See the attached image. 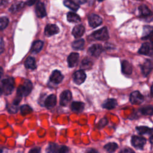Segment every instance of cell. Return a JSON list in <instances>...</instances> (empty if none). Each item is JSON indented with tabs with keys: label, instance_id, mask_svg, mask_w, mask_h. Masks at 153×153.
<instances>
[{
	"label": "cell",
	"instance_id": "7c38bea8",
	"mask_svg": "<svg viewBox=\"0 0 153 153\" xmlns=\"http://www.w3.org/2000/svg\"><path fill=\"white\" fill-rule=\"evenodd\" d=\"M35 13L36 16L39 18H43L47 15L45 5L41 1H37L35 6Z\"/></svg>",
	"mask_w": 153,
	"mask_h": 153
},
{
	"label": "cell",
	"instance_id": "e0dca14e",
	"mask_svg": "<svg viewBox=\"0 0 153 153\" xmlns=\"http://www.w3.org/2000/svg\"><path fill=\"white\" fill-rule=\"evenodd\" d=\"M84 32V27L82 25H77L74 27L72 31V33L75 38H79L83 35Z\"/></svg>",
	"mask_w": 153,
	"mask_h": 153
},
{
	"label": "cell",
	"instance_id": "277c9868",
	"mask_svg": "<svg viewBox=\"0 0 153 153\" xmlns=\"http://www.w3.org/2000/svg\"><path fill=\"white\" fill-rule=\"evenodd\" d=\"M146 142V140L145 137L142 136H138L134 135L131 137V143L133 147L137 149L142 150L143 149L144 145Z\"/></svg>",
	"mask_w": 153,
	"mask_h": 153
},
{
	"label": "cell",
	"instance_id": "30bf717a",
	"mask_svg": "<svg viewBox=\"0 0 153 153\" xmlns=\"http://www.w3.org/2000/svg\"><path fill=\"white\" fill-rule=\"evenodd\" d=\"M63 79V75L58 70H54L50 77V82L53 84H58L60 83Z\"/></svg>",
	"mask_w": 153,
	"mask_h": 153
},
{
	"label": "cell",
	"instance_id": "7bdbcfd3",
	"mask_svg": "<svg viewBox=\"0 0 153 153\" xmlns=\"http://www.w3.org/2000/svg\"><path fill=\"white\" fill-rule=\"evenodd\" d=\"M35 2H36L35 1H27L26 2V4L27 5H32Z\"/></svg>",
	"mask_w": 153,
	"mask_h": 153
},
{
	"label": "cell",
	"instance_id": "4dcf8cb0",
	"mask_svg": "<svg viewBox=\"0 0 153 153\" xmlns=\"http://www.w3.org/2000/svg\"><path fill=\"white\" fill-rule=\"evenodd\" d=\"M58 149V145L56 143L50 142L46 148L47 153H57Z\"/></svg>",
	"mask_w": 153,
	"mask_h": 153
},
{
	"label": "cell",
	"instance_id": "d6986e66",
	"mask_svg": "<svg viewBox=\"0 0 153 153\" xmlns=\"http://www.w3.org/2000/svg\"><path fill=\"white\" fill-rule=\"evenodd\" d=\"M121 71L125 75H130L132 72V66L127 60H123L121 62Z\"/></svg>",
	"mask_w": 153,
	"mask_h": 153
},
{
	"label": "cell",
	"instance_id": "9a60e30c",
	"mask_svg": "<svg viewBox=\"0 0 153 153\" xmlns=\"http://www.w3.org/2000/svg\"><path fill=\"white\" fill-rule=\"evenodd\" d=\"M57 103V98L54 94H50L45 99L44 102V106L46 107V108L50 109L53 108Z\"/></svg>",
	"mask_w": 153,
	"mask_h": 153
},
{
	"label": "cell",
	"instance_id": "3957f363",
	"mask_svg": "<svg viewBox=\"0 0 153 153\" xmlns=\"http://www.w3.org/2000/svg\"><path fill=\"white\" fill-rule=\"evenodd\" d=\"M91 37L94 39L99 41H105L109 38L108 30L106 27H103L99 30H97L93 32Z\"/></svg>",
	"mask_w": 153,
	"mask_h": 153
},
{
	"label": "cell",
	"instance_id": "d590c367",
	"mask_svg": "<svg viewBox=\"0 0 153 153\" xmlns=\"http://www.w3.org/2000/svg\"><path fill=\"white\" fill-rule=\"evenodd\" d=\"M7 110L9 113L10 114H15L18 111L19 109V105H14L13 103H11L10 105H7Z\"/></svg>",
	"mask_w": 153,
	"mask_h": 153
},
{
	"label": "cell",
	"instance_id": "2e32d148",
	"mask_svg": "<svg viewBox=\"0 0 153 153\" xmlns=\"http://www.w3.org/2000/svg\"><path fill=\"white\" fill-rule=\"evenodd\" d=\"M79 60V54L77 53H71L67 59L68 64L69 68H74L75 66Z\"/></svg>",
	"mask_w": 153,
	"mask_h": 153
},
{
	"label": "cell",
	"instance_id": "e575fe53",
	"mask_svg": "<svg viewBox=\"0 0 153 153\" xmlns=\"http://www.w3.org/2000/svg\"><path fill=\"white\" fill-rule=\"evenodd\" d=\"M9 23V20L7 17H0V30H3L7 27Z\"/></svg>",
	"mask_w": 153,
	"mask_h": 153
},
{
	"label": "cell",
	"instance_id": "836d02e7",
	"mask_svg": "<svg viewBox=\"0 0 153 153\" xmlns=\"http://www.w3.org/2000/svg\"><path fill=\"white\" fill-rule=\"evenodd\" d=\"M32 111V108L27 105H23L20 107V112L23 115H26L30 114Z\"/></svg>",
	"mask_w": 153,
	"mask_h": 153
},
{
	"label": "cell",
	"instance_id": "83f0119b",
	"mask_svg": "<svg viewBox=\"0 0 153 153\" xmlns=\"http://www.w3.org/2000/svg\"><path fill=\"white\" fill-rule=\"evenodd\" d=\"M152 31V27L149 26H145L144 29H143V36L142 37V39H147L149 38V39L151 41Z\"/></svg>",
	"mask_w": 153,
	"mask_h": 153
},
{
	"label": "cell",
	"instance_id": "ab89813d",
	"mask_svg": "<svg viewBox=\"0 0 153 153\" xmlns=\"http://www.w3.org/2000/svg\"><path fill=\"white\" fill-rule=\"evenodd\" d=\"M29 153H41V148L40 147H34L30 149Z\"/></svg>",
	"mask_w": 153,
	"mask_h": 153
},
{
	"label": "cell",
	"instance_id": "4316f807",
	"mask_svg": "<svg viewBox=\"0 0 153 153\" xmlns=\"http://www.w3.org/2000/svg\"><path fill=\"white\" fill-rule=\"evenodd\" d=\"M118 148V144L115 142H109L104 146V149L108 153H113Z\"/></svg>",
	"mask_w": 153,
	"mask_h": 153
},
{
	"label": "cell",
	"instance_id": "7dc6e473",
	"mask_svg": "<svg viewBox=\"0 0 153 153\" xmlns=\"http://www.w3.org/2000/svg\"><path fill=\"white\" fill-rule=\"evenodd\" d=\"M2 151H2V149L0 148V153H2Z\"/></svg>",
	"mask_w": 153,
	"mask_h": 153
},
{
	"label": "cell",
	"instance_id": "1f68e13d",
	"mask_svg": "<svg viewBox=\"0 0 153 153\" xmlns=\"http://www.w3.org/2000/svg\"><path fill=\"white\" fill-rule=\"evenodd\" d=\"M92 65H93V63L90 59L87 57L84 58L81 62V68L82 69L81 70L90 69V68H91Z\"/></svg>",
	"mask_w": 153,
	"mask_h": 153
},
{
	"label": "cell",
	"instance_id": "60d3db41",
	"mask_svg": "<svg viewBox=\"0 0 153 153\" xmlns=\"http://www.w3.org/2000/svg\"><path fill=\"white\" fill-rule=\"evenodd\" d=\"M85 153H99L96 149L93 148H89L88 149Z\"/></svg>",
	"mask_w": 153,
	"mask_h": 153
},
{
	"label": "cell",
	"instance_id": "5b68a950",
	"mask_svg": "<svg viewBox=\"0 0 153 153\" xmlns=\"http://www.w3.org/2000/svg\"><path fill=\"white\" fill-rule=\"evenodd\" d=\"M143 100L144 97L139 91L132 92L130 96V101L133 105H140Z\"/></svg>",
	"mask_w": 153,
	"mask_h": 153
},
{
	"label": "cell",
	"instance_id": "d6a6232c",
	"mask_svg": "<svg viewBox=\"0 0 153 153\" xmlns=\"http://www.w3.org/2000/svg\"><path fill=\"white\" fill-rule=\"evenodd\" d=\"M142 115H152L153 112V108L152 105L146 106L139 109Z\"/></svg>",
	"mask_w": 153,
	"mask_h": 153
},
{
	"label": "cell",
	"instance_id": "9c48e42d",
	"mask_svg": "<svg viewBox=\"0 0 153 153\" xmlns=\"http://www.w3.org/2000/svg\"><path fill=\"white\" fill-rule=\"evenodd\" d=\"M72 99V93L69 90L63 91L60 96V105L63 106H66Z\"/></svg>",
	"mask_w": 153,
	"mask_h": 153
},
{
	"label": "cell",
	"instance_id": "8d00e7d4",
	"mask_svg": "<svg viewBox=\"0 0 153 153\" xmlns=\"http://www.w3.org/2000/svg\"><path fill=\"white\" fill-rule=\"evenodd\" d=\"M108 124V120L106 118H103L100 120L97 125V127L99 128H102L104 127Z\"/></svg>",
	"mask_w": 153,
	"mask_h": 153
},
{
	"label": "cell",
	"instance_id": "5bb4252c",
	"mask_svg": "<svg viewBox=\"0 0 153 153\" xmlns=\"http://www.w3.org/2000/svg\"><path fill=\"white\" fill-rule=\"evenodd\" d=\"M152 69V63L151 60L146 59L141 65V70L144 76H146L149 74Z\"/></svg>",
	"mask_w": 153,
	"mask_h": 153
},
{
	"label": "cell",
	"instance_id": "f6af8a7d",
	"mask_svg": "<svg viewBox=\"0 0 153 153\" xmlns=\"http://www.w3.org/2000/svg\"><path fill=\"white\" fill-rule=\"evenodd\" d=\"M149 140H150V142H151V143L152 144V135H151L150 138H149Z\"/></svg>",
	"mask_w": 153,
	"mask_h": 153
},
{
	"label": "cell",
	"instance_id": "7402d4cb",
	"mask_svg": "<svg viewBox=\"0 0 153 153\" xmlns=\"http://www.w3.org/2000/svg\"><path fill=\"white\" fill-rule=\"evenodd\" d=\"M44 42L41 40L35 41L31 47V51L34 53H39L42 48Z\"/></svg>",
	"mask_w": 153,
	"mask_h": 153
},
{
	"label": "cell",
	"instance_id": "4fadbf2b",
	"mask_svg": "<svg viewBox=\"0 0 153 153\" xmlns=\"http://www.w3.org/2000/svg\"><path fill=\"white\" fill-rule=\"evenodd\" d=\"M59 32L58 26L54 24H48L44 30V33L47 36H51Z\"/></svg>",
	"mask_w": 153,
	"mask_h": 153
},
{
	"label": "cell",
	"instance_id": "8fae6325",
	"mask_svg": "<svg viewBox=\"0 0 153 153\" xmlns=\"http://www.w3.org/2000/svg\"><path fill=\"white\" fill-rule=\"evenodd\" d=\"M103 47L100 44H93L88 50V53L91 56L97 57L103 51Z\"/></svg>",
	"mask_w": 153,
	"mask_h": 153
},
{
	"label": "cell",
	"instance_id": "d4e9b609",
	"mask_svg": "<svg viewBox=\"0 0 153 153\" xmlns=\"http://www.w3.org/2000/svg\"><path fill=\"white\" fill-rule=\"evenodd\" d=\"M25 66L27 69H35L36 67L35 59L32 57H28L25 62Z\"/></svg>",
	"mask_w": 153,
	"mask_h": 153
},
{
	"label": "cell",
	"instance_id": "f1b7e54d",
	"mask_svg": "<svg viewBox=\"0 0 153 153\" xmlns=\"http://www.w3.org/2000/svg\"><path fill=\"white\" fill-rule=\"evenodd\" d=\"M84 45V40L83 39H78L74 41L72 44V47L74 49L80 50L83 49Z\"/></svg>",
	"mask_w": 153,
	"mask_h": 153
},
{
	"label": "cell",
	"instance_id": "b9f144b4",
	"mask_svg": "<svg viewBox=\"0 0 153 153\" xmlns=\"http://www.w3.org/2000/svg\"><path fill=\"white\" fill-rule=\"evenodd\" d=\"M4 42H3V40L0 38V54L4 51Z\"/></svg>",
	"mask_w": 153,
	"mask_h": 153
},
{
	"label": "cell",
	"instance_id": "bcb514c9",
	"mask_svg": "<svg viewBox=\"0 0 153 153\" xmlns=\"http://www.w3.org/2000/svg\"><path fill=\"white\" fill-rule=\"evenodd\" d=\"M2 94V89H1V87L0 86V96Z\"/></svg>",
	"mask_w": 153,
	"mask_h": 153
},
{
	"label": "cell",
	"instance_id": "6da1fadb",
	"mask_svg": "<svg viewBox=\"0 0 153 153\" xmlns=\"http://www.w3.org/2000/svg\"><path fill=\"white\" fill-rule=\"evenodd\" d=\"M2 84V93L5 96L10 94L14 89V80L12 77H8L7 78L4 79L1 81Z\"/></svg>",
	"mask_w": 153,
	"mask_h": 153
},
{
	"label": "cell",
	"instance_id": "f546056e",
	"mask_svg": "<svg viewBox=\"0 0 153 153\" xmlns=\"http://www.w3.org/2000/svg\"><path fill=\"white\" fill-rule=\"evenodd\" d=\"M25 3L23 2H19L14 4H13L9 8V11L11 13H16L21 9H22L25 6Z\"/></svg>",
	"mask_w": 153,
	"mask_h": 153
},
{
	"label": "cell",
	"instance_id": "52a82bcc",
	"mask_svg": "<svg viewBox=\"0 0 153 153\" xmlns=\"http://www.w3.org/2000/svg\"><path fill=\"white\" fill-rule=\"evenodd\" d=\"M88 21L90 26L93 28L99 26L102 23V18L95 14H90L88 16Z\"/></svg>",
	"mask_w": 153,
	"mask_h": 153
},
{
	"label": "cell",
	"instance_id": "ee69618b",
	"mask_svg": "<svg viewBox=\"0 0 153 153\" xmlns=\"http://www.w3.org/2000/svg\"><path fill=\"white\" fill-rule=\"evenodd\" d=\"M2 74H3V69H2V68L0 66V79H1V78L2 75Z\"/></svg>",
	"mask_w": 153,
	"mask_h": 153
},
{
	"label": "cell",
	"instance_id": "603a6c76",
	"mask_svg": "<svg viewBox=\"0 0 153 153\" xmlns=\"http://www.w3.org/2000/svg\"><path fill=\"white\" fill-rule=\"evenodd\" d=\"M67 20L69 22L76 23L81 21V18L76 13L72 11H69L67 13Z\"/></svg>",
	"mask_w": 153,
	"mask_h": 153
},
{
	"label": "cell",
	"instance_id": "44dd1931",
	"mask_svg": "<svg viewBox=\"0 0 153 153\" xmlns=\"http://www.w3.org/2000/svg\"><path fill=\"white\" fill-rule=\"evenodd\" d=\"M72 111L75 112H81L84 108V103L81 102H73L71 105Z\"/></svg>",
	"mask_w": 153,
	"mask_h": 153
},
{
	"label": "cell",
	"instance_id": "74e56055",
	"mask_svg": "<svg viewBox=\"0 0 153 153\" xmlns=\"http://www.w3.org/2000/svg\"><path fill=\"white\" fill-rule=\"evenodd\" d=\"M57 153H69V148L66 146H62L57 151Z\"/></svg>",
	"mask_w": 153,
	"mask_h": 153
},
{
	"label": "cell",
	"instance_id": "7a4b0ae2",
	"mask_svg": "<svg viewBox=\"0 0 153 153\" xmlns=\"http://www.w3.org/2000/svg\"><path fill=\"white\" fill-rule=\"evenodd\" d=\"M32 88L33 86L31 81L29 79H26L24 83L17 88V96L21 97L23 96H27L30 93Z\"/></svg>",
	"mask_w": 153,
	"mask_h": 153
},
{
	"label": "cell",
	"instance_id": "8992f818",
	"mask_svg": "<svg viewBox=\"0 0 153 153\" xmlns=\"http://www.w3.org/2000/svg\"><path fill=\"white\" fill-rule=\"evenodd\" d=\"M72 78L74 82L78 85L82 84L86 79V74L83 70H78L74 73Z\"/></svg>",
	"mask_w": 153,
	"mask_h": 153
},
{
	"label": "cell",
	"instance_id": "ac0fdd59",
	"mask_svg": "<svg viewBox=\"0 0 153 153\" xmlns=\"http://www.w3.org/2000/svg\"><path fill=\"white\" fill-rule=\"evenodd\" d=\"M117 105V100L115 99H108L102 104V107L106 109H112Z\"/></svg>",
	"mask_w": 153,
	"mask_h": 153
},
{
	"label": "cell",
	"instance_id": "cb8c5ba5",
	"mask_svg": "<svg viewBox=\"0 0 153 153\" xmlns=\"http://www.w3.org/2000/svg\"><path fill=\"white\" fill-rule=\"evenodd\" d=\"M136 130L139 134H151L152 133V129L146 126H137L136 127Z\"/></svg>",
	"mask_w": 153,
	"mask_h": 153
},
{
	"label": "cell",
	"instance_id": "f35d334b",
	"mask_svg": "<svg viewBox=\"0 0 153 153\" xmlns=\"http://www.w3.org/2000/svg\"><path fill=\"white\" fill-rule=\"evenodd\" d=\"M119 153H135V152L131 148H123V149H121Z\"/></svg>",
	"mask_w": 153,
	"mask_h": 153
},
{
	"label": "cell",
	"instance_id": "484cf974",
	"mask_svg": "<svg viewBox=\"0 0 153 153\" xmlns=\"http://www.w3.org/2000/svg\"><path fill=\"white\" fill-rule=\"evenodd\" d=\"M63 4L66 7L72 10L75 11H77L79 8V5L77 4L75 1H70V0H65L63 1Z\"/></svg>",
	"mask_w": 153,
	"mask_h": 153
},
{
	"label": "cell",
	"instance_id": "ffe728a7",
	"mask_svg": "<svg viewBox=\"0 0 153 153\" xmlns=\"http://www.w3.org/2000/svg\"><path fill=\"white\" fill-rule=\"evenodd\" d=\"M140 16L143 17H148L152 16V12L146 5H141L139 7Z\"/></svg>",
	"mask_w": 153,
	"mask_h": 153
},
{
	"label": "cell",
	"instance_id": "ba28073f",
	"mask_svg": "<svg viewBox=\"0 0 153 153\" xmlns=\"http://www.w3.org/2000/svg\"><path fill=\"white\" fill-rule=\"evenodd\" d=\"M138 53L143 55L152 56V44L151 42H145L138 50Z\"/></svg>",
	"mask_w": 153,
	"mask_h": 153
}]
</instances>
